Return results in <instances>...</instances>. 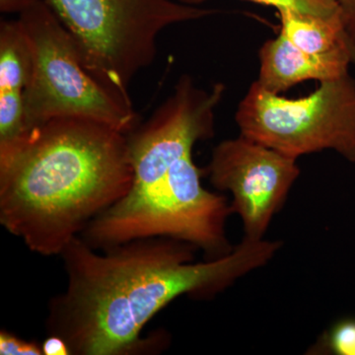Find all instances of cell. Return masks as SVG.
<instances>
[{
    "label": "cell",
    "mask_w": 355,
    "mask_h": 355,
    "mask_svg": "<svg viewBox=\"0 0 355 355\" xmlns=\"http://www.w3.org/2000/svg\"><path fill=\"white\" fill-rule=\"evenodd\" d=\"M31 50L26 89L27 128L58 118L89 119L132 132L137 116L132 104L105 87L84 67L73 37L46 0L18 17Z\"/></svg>",
    "instance_id": "5b68a950"
},
{
    "label": "cell",
    "mask_w": 355,
    "mask_h": 355,
    "mask_svg": "<svg viewBox=\"0 0 355 355\" xmlns=\"http://www.w3.org/2000/svg\"><path fill=\"white\" fill-rule=\"evenodd\" d=\"M77 44L84 67L105 87L132 104L135 77L157 55L161 33L202 19L216 9L177 0H46Z\"/></svg>",
    "instance_id": "277c9868"
},
{
    "label": "cell",
    "mask_w": 355,
    "mask_h": 355,
    "mask_svg": "<svg viewBox=\"0 0 355 355\" xmlns=\"http://www.w3.org/2000/svg\"><path fill=\"white\" fill-rule=\"evenodd\" d=\"M177 1L186 6H197L207 0H177ZM247 1L275 7L277 10L288 8L322 16L342 14L335 0H247Z\"/></svg>",
    "instance_id": "7c38bea8"
},
{
    "label": "cell",
    "mask_w": 355,
    "mask_h": 355,
    "mask_svg": "<svg viewBox=\"0 0 355 355\" xmlns=\"http://www.w3.org/2000/svg\"><path fill=\"white\" fill-rule=\"evenodd\" d=\"M31 50L19 20L0 23V144L27 130L25 94L31 74Z\"/></svg>",
    "instance_id": "30bf717a"
},
{
    "label": "cell",
    "mask_w": 355,
    "mask_h": 355,
    "mask_svg": "<svg viewBox=\"0 0 355 355\" xmlns=\"http://www.w3.org/2000/svg\"><path fill=\"white\" fill-rule=\"evenodd\" d=\"M259 58L260 72L256 83L277 94L306 81L340 78L349 74L350 65L355 64V55L350 51L313 55L294 46L282 33L263 43Z\"/></svg>",
    "instance_id": "9c48e42d"
},
{
    "label": "cell",
    "mask_w": 355,
    "mask_h": 355,
    "mask_svg": "<svg viewBox=\"0 0 355 355\" xmlns=\"http://www.w3.org/2000/svg\"><path fill=\"white\" fill-rule=\"evenodd\" d=\"M225 88L198 87L190 76L178 81L173 94L147 121L128 133L133 169L132 188L120 202L84 229L80 237L98 251L139 239L154 198L170 168L200 140L214 135L216 110Z\"/></svg>",
    "instance_id": "3957f363"
},
{
    "label": "cell",
    "mask_w": 355,
    "mask_h": 355,
    "mask_svg": "<svg viewBox=\"0 0 355 355\" xmlns=\"http://www.w3.org/2000/svg\"><path fill=\"white\" fill-rule=\"evenodd\" d=\"M44 0H0V11L6 14H21Z\"/></svg>",
    "instance_id": "e0dca14e"
},
{
    "label": "cell",
    "mask_w": 355,
    "mask_h": 355,
    "mask_svg": "<svg viewBox=\"0 0 355 355\" xmlns=\"http://www.w3.org/2000/svg\"><path fill=\"white\" fill-rule=\"evenodd\" d=\"M44 355H69L70 349L64 338L55 335H49L42 343Z\"/></svg>",
    "instance_id": "2e32d148"
},
{
    "label": "cell",
    "mask_w": 355,
    "mask_h": 355,
    "mask_svg": "<svg viewBox=\"0 0 355 355\" xmlns=\"http://www.w3.org/2000/svg\"><path fill=\"white\" fill-rule=\"evenodd\" d=\"M322 345L331 354L355 355V319H343L324 334Z\"/></svg>",
    "instance_id": "4fadbf2b"
},
{
    "label": "cell",
    "mask_w": 355,
    "mask_h": 355,
    "mask_svg": "<svg viewBox=\"0 0 355 355\" xmlns=\"http://www.w3.org/2000/svg\"><path fill=\"white\" fill-rule=\"evenodd\" d=\"M0 354L1 355H41L42 343L26 340L12 333L0 331Z\"/></svg>",
    "instance_id": "5bb4252c"
},
{
    "label": "cell",
    "mask_w": 355,
    "mask_h": 355,
    "mask_svg": "<svg viewBox=\"0 0 355 355\" xmlns=\"http://www.w3.org/2000/svg\"><path fill=\"white\" fill-rule=\"evenodd\" d=\"M207 173L217 190L232 195L231 209L241 218L245 238L261 240L300 169L297 159L240 135L214 149Z\"/></svg>",
    "instance_id": "52a82bcc"
},
{
    "label": "cell",
    "mask_w": 355,
    "mask_h": 355,
    "mask_svg": "<svg viewBox=\"0 0 355 355\" xmlns=\"http://www.w3.org/2000/svg\"><path fill=\"white\" fill-rule=\"evenodd\" d=\"M240 135L294 159L333 150L355 162V80L349 74L286 98L254 81L235 114Z\"/></svg>",
    "instance_id": "8992f818"
},
{
    "label": "cell",
    "mask_w": 355,
    "mask_h": 355,
    "mask_svg": "<svg viewBox=\"0 0 355 355\" xmlns=\"http://www.w3.org/2000/svg\"><path fill=\"white\" fill-rule=\"evenodd\" d=\"M282 243L244 237L230 253L193 263L197 248L166 237L100 251L77 236L60 254L65 291L49 303V335L76 355H137L162 349L163 334L144 338L153 318L180 296L214 295L266 265Z\"/></svg>",
    "instance_id": "6da1fadb"
},
{
    "label": "cell",
    "mask_w": 355,
    "mask_h": 355,
    "mask_svg": "<svg viewBox=\"0 0 355 355\" xmlns=\"http://www.w3.org/2000/svg\"><path fill=\"white\" fill-rule=\"evenodd\" d=\"M232 212L223 196L207 191L202 171L187 153L170 168L147 216L139 239L166 237L202 250L210 260L232 251L226 219Z\"/></svg>",
    "instance_id": "ba28073f"
},
{
    "label": "cell",
    "mask_w": 355,
    "mask_h": 355,
    "mask_svg": "<svg viewBox=\"0 0 355 355\" xmlns=\"http://www.w3.org/2000/svg\"><path fill=\"white\" fill-rule=\"evenodd\" d=\"M132 181L127 133L51 119L0 144V223L34 253L60 256Z\"/></svg>",
    "instance_id": "7a4b0ae2"
},
{
    "label": "cell",
    "mask_w": 355,
    "mask_h": 355,
    "mask_svg": "<svg viewBox=\"0 0 355 355\" xmlns=\"http://www.w3.org/2000/svg\"><path fill=\"white\" fill-rule=\"evenodd\" d=\"M340 8L345 29L355 42V0H335Z\"/></svg>",
    "instance_id": "9a60e30c"
},
{
    "label": "cell",
    "mask_w": 355,
    "mask_h": 355,
    "mask_svg": "<svg viewBox=\"0 0 355 355\" xmlns=\"http://www.w3.org/2000/svg\"><path fill=\"white\" fill-rule=\"evenodd\" d=\"M277 12L280 33L300 50L313 55L338 51L355 55V42L345 29L342 14L322 16L288 8Z\"/></svg>",
    "instance_id": "8fae6325"
}]
</instances>
